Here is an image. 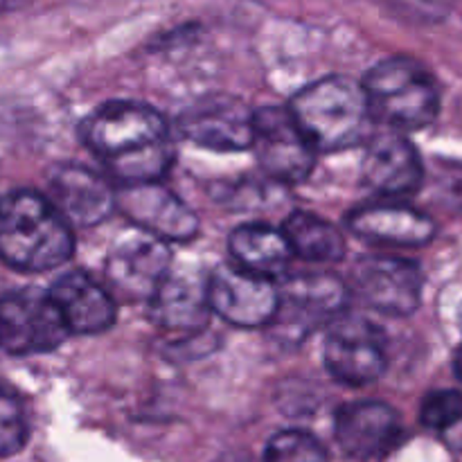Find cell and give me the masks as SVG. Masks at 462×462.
<instances>
[{
	"label": "cell",
	"mask_w": 462,
	"mask_h": 462,
	"mask_svg": "<svg viewBox=\"0 0 462 462\" xmlns=\"http://www.w3.org/2000/svg\"><path fill=\"white\" fill-rule=\"evenodd\" d=\"M84 144L122 185L161 180L176 158L170 125L138 102H108L90 113L84 122Z\"/></svg>",
	"instance_id": "cell-1"
},
{
	"label": "cell",
	"mask_w": 462,
	"mask_h": 462,
	"mask_svg": "<svg viewBox=\"0 0 462 462\" xmlns=\"http://www.w3.org/2000/svg\"><path fill=\"white\" fill-rule=\"evenodd\" d=\"M72 226L48 197L16 189L0 197V260L18 271L41 273L70 260Z\"/></svg>",
	"instance_id": "cell-2"
},
{
	"label": "cell",
	"mask_w": 462,
	"mask_h": 462,
	"mask_svg": "<svg viewBox=\"0 0 462 462\" xmlns=\"http://www.w3.org/2000/svg\"><path fill=\"white\" fill-rule=\"evenodd\" d=\"M289 111L319 153L355 147L368 135L373 122L364 86L338 75L302 88Z\"/></svg>",
	"instance_id": "cell-3"
},
{
	"label": "cell",
	"mask_w": 462,
	"mask_h": 462,
	"mask_svg": "<svg viewBox=\"0 0 462 462\" xmlns=\"http://www.w3.org/2000/svg\"><path fill=\"white\" fill-rule=\"evenodd\" d=\"M373 122L393 131H418L440 111V95L427 68L409 57H391L370 68L364 79Z\"/></svg>",
	"instance_id": "cell-4"
},
{
	"label": "cell",
	"mask_w": 462,
	"mask_h": 462,
	"mask_svg": "<svg viewBox=\"0 0 462 462\" xmlns=\"http://www.w3.org/2000/svg\"><path fill=\"white\" fill-rule=\"evenodd\" d=\"M171 269V251L165 239L131 226L108 248L104 275L116 302H149Z\"/></svg>",
	"instance_id": "cell-5"
},
{
	"label": "cell",
	"mask_w": 462,
	"mask_h": 462,
	"mask_svg": "<svg viewBox=\"0 0 462 462\" xmlns=\"http://www.w3.org/2000/svg\"><path fill=\"white\" fill-rule=\"evenodd\" d=\"M350 298L346 284L329 273L293 275L278 289V310L271 328L280 343L305 341L323 325L334 323Z\"/></svg>",
	"instance_id": "cell-6"
},
{
	"label": "cell",
	"mask_w": 462,
	"mask_h": 462,
	"mask_svg": "<svg viewBox=\"0 0 462 462\" xmlns=\"http://www.w3.org/2000/svg\"><path fill=\"white\" fill-rule=\"evenodd\" d=\"M68 334L48 291L23 289L0 298V350L7 355H45L57 350Z\"/></svg>",
	"instance_id": "cell-7"
},
{
	"label": "cell",
	"mask_w": 462,
	"mask_h": 462,
	"mask_svg": "<svg viewBox=\"0 0 462 462\" xmlns=\"http://www.w3.org/2000/svg\"><path fill=\"white\" fill-rule=\"evenodd\" d=\"M251 149L262 170L280 183H302L314 170L319 153L289 106L255 111Z\"/></svg>",
	"instance_id": "cell-8"
},
{
	"label": "cell",
	"mask_w": 462,
	"mask_h": 462,
	"mask_svg": "<svg viewBox=\"0 0 462 462\" xmlns=\"http://www.w3.org/2000/svg\"><path fill=\"white\" fill-rule=\"evenodd\" d=\"M347 291L379 314L411 316L422 300V271L402 257L368 255L352 271Z\"/></svg>",
	"instance_id": "cell-9"
},
{
	"label": "cell",
	"mask_w": 462,
	"mask_h": 462,
	"mask_svg": "<svg viewBox=\"0 0 462 462\" xmlns=\"http://www.w3.org/2000/svg\"><path fill=\"white\" fill-rule=\"evenodd\" d=\"M388 364L383 334L356 316H338L325 338V365L337 382L365 386L377 382Z\"/></svg>",
	"instance_id": "cell-10"
},
{
	"label": "cell",
	"mask_w": 462,
	"mask_h": 462,
	"mask_svg": "<svg viewBox=\"0 0 462 462\" xmlns=\"http://www.w3.org/2000/svg\"><path fill=\"white\" fill-rule=\"evenodd\" d=\"M212 314L235 328H264L278 310V287L266 275L224 264L208 278Z\"/></svg>",
	"instance_id": "cell-11"
},
{
	"label": "cell",
	"mask_w": 462,
	"mask_h": 462,
	"mask_svg": "<svg viewBox=\"0 0 462 462\" xmlns=\"http://www.w3.org/2000/svg\"><path fill=\"white\" fill-rule=\"evenodd\" d=\"M255 111L233 95H210L189 104L176 129L189 143L215 152H244L253 143Z\"/></svg>",
	"instance_id": "cell-12"
},
{
	"label": "cell",
	"mask_w": 462,
	"mask_h": 462,
	"mask_svg": "<svg viewBox=\"0 0 462 462\" xmlns=\"http://www.w3.org/2000/svg\"><path fill=\"white\" fill-rule=\"evenodd\" d=\"M116 208L135 228L147 230L167 244L189 242L199 233V219L192 208L158 180L122 185L120 192H116Z\"/></svg>",
	"instance_id": "cell-13"
},
{
	"label": "cell",
	"mask_w": 462,
	"mask_h": 462,
	"mask_svg": "<svg viewBox=\"0 0 462 462\" xmlns=\"http://www.w3.org/2000/svg\"><path fill=\"white\" fill-rule=\"evenodd\" d=\"M334 433L347 456L370 460L400 445L402 422L397 411L383 402H352L338 409Z\"/></svg>",
	"instance_id": "cell-14"
},
{
	"label": "cell",
	"mask_w": 462,
	"mask_h": 462,
	"mask_svg": "<svg viewBox=\"0 0 462 462\" xmlns=\"http://www.w3.org/2000/svg\"><path fill=\"white\" fill-rule=\"evenodd\" d=\"M152 320L167 334L188 337L206 328L210 316L208 280L199 271H176L174 266L158 284L149 300Z\"/></svg>",
	"instance_id": "cell-15"
},
{
	"label": "cell",
	"mask_w": 462,
	"mask_h": 462,
	"mask_svg": "<svg viewBox=\"0 0 462 462\" xmlns=\"http://www.w3.org/2000/svg\"><path fill=\"white\" fill-rule=\"evenodd\" d=\"M364 180L383 197H404L418 192L424 180L422 161L406 138L395 131L374 135L361 162Z\"/></svg>",
	"instance_id": "cell-16"
},
{
	"label": "cell",
	"mask_w": 462,
	"mask_h": 462,
	"mask_svg": "<svg viewBox=\"0 0 462 462\" xmlns=\"http://www.w3.org/2000/svg\"><path fill=\"white\" fill-rule=\"evenodd\" d=\"M48 199L70 226H95L116 210L111 185L77 165H63L54 171Z\"/></svg>",
	"instance_id": "cell-17"
},
{
	"label": "cell",
	"mask_w": 462,
	"mask_h": 462,
	"mask_svg": "<svg viewBox=\"0 0 462 462\" xmlns=\"http://www.w3.org/2000/svg\"><path fill=\"white\" fill-rule=\"evenodd\" d=\"M356 237L377 246L415 248L436 237V224L424 212L395 203L359 208L347 219Z\"/></svg>",
	"instance_id": "cell-18"
},
{
	"label": "cell",
	"mask_w": 462,
	"mask_h": 462,
	"mask_svg": "<svg viewBox=\"0 0 462 462\" xmlns=\"http://www.w3.org/2000/svg\"><path fill=\"white\" fill-rule=\"evenodd\" d=\"M48 293L70 334H99L116 320V298L88 275H61Z\"/></svg>",
	"instance_id": "cell-19"
},
{
	"label": "cell",
	"mask_w": 462,
	"mask_h": 462,
	"mask_svg": "<svg viewBox=\"0 0 462 462\" xmlns=\"http://www.w3.org/2000/svg\"><path fill=\"white\" fill-rule=\"evenodd\" d=\"M228 248L235 264L266 278L282 273L293 257L282 230L266 224L239 226L228 237Z\"/></svg>",
	"instance_id": "cell-20"
},
{
	"label": "cell",
	"mask_w": 462,
	"mask_h": 462,
	"mask_svg": "<svg viewBox=\"0 0 462 462\" xmlns=\"http://www.w3.org/2000/svg\"><path fill=\"white\" fill-rule=\"evenodd\" d=\"M282 233L293 255L316 264H332L346 255V239L341 230L311 212H293L284 221Z\"/></svg>",
	"instance_id": "cell-21"
},
{
	"label": "cell",
	"mask_w": 462,
	"mask_h": 462,
	"mask_svg": "<svg viewBox=\"0 0 462 462\" xmlns=\"http://www.w3.org/2000/svg\"><path fill=\"white\" fill-rule=\"evenodd\" d=\"M30 438L25 404L14 388L0 382V458L18 454Z\"/></svg>",
	"instance_id": "cell-22"
},
{
	"label": "cell",
	"mask_w": 462,
	"mask_h": 462,
	"mask_svg": "<svg viewBox=\"0 0 462 462\" xmlns=\"http://www.w3.org/2000/svg\"><path fill=\"white\" fill-rule=\"evenodd\" d=\"M264 462H329L323 442L311 433L289 429L275 433L264 451Z\"/></svg>",
	"instance_id": "cell-23"
},
{
	"label": "cell",
	"mask_w": 462,
	"mask_h": 462,
	"mask_svg": "<svg viewBox=\"0 0 462 462\" xmlns=\"http://www.w3.org/2000/svg\"><path fill=\"white\" fill-rule=\"evenodd\" d=\"M462 420V393L433 391L424 397L420 422L431 431H447Z\"/></svg>",
	"instance_id": "cell-24"
},
{
	"label": "cell",
	"mask_w": 462,
	"mask_h": 462,
	"mask_svg": "<svg viewBox=\"0 0 462 462\" xmlns=\"http://www.w3.org/2000/svg\"><path fill=\"white\" fill-rule=\"evenodd\" d=\"M32 3H34V0H0V14L16 12V9L27 7V5Z\"/></svg>",
	"instance_id": "cell-25"
},
{
	"label": "cell",
	"mask_w": 462,
	"mask_h": 462,
	"mask_svg": "<svg viewBox=\"0 0 462 462\" xmlns=\"http://www.w3.org/2000/svg\"><path fill=\"white\" fill-rule=\"evenodd\" d=\"M454 373H456V377L462 379V343H460L458 350H456V355H454Z\"/></svg>",
	"instance_id": "cell-26"
}]
</instances>
